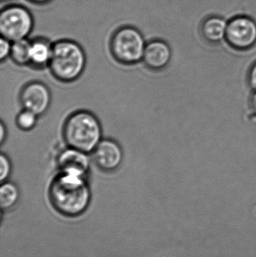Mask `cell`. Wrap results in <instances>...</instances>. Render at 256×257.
I'll list each match as a JSON object with an SVG mask.
<instances>
[{"mask_svg": "<svg viewBox=\"0 0 256 257\" xmlns=\"http://www.w3.org/2000/svg\"><path fill=\"white\" fill-rule=\"evenodd\" d=\"M102 124L96 114L87 110H78L68 116L63 126L66 146L91 154L102 140Z\"/></svg>", "mask_w": 256, "mask_h": 257, "instance_id": "cell-3", "label": "cell"}, {"mask_svg": "<svg viewBox=\"0 0 256 257\" xmlns=\"http://www.w3.org/2000/svg\"><path fill=\"white\" fill-rule=\"evenodd\" d=\"M31 40L21 39L12 42L10 58L19 66H30Z\"/></svg>", "mask_w": 256, "mask_h": 257, "instance_id": "cell-14", "label": "cell"}, {"mask_svg": "<svg viewBox=\"0 0 256 257\" xmlns=\"http://www.w3.org/2000/svg\"><path fill=\"white\" fill-rule=\"evenodd\" d=\"M12 172V163L9 156L4 153L0 155V181H9Z\"/></svg>", "mask_w": 256, "mask_h": 257, "instance_id": "cell-16", "label": "cell"}, {"mask_svg": "<svg viewBox=\"0 0 256 257\" xmlns=\"http://www.w3.org/2000/svg\"><path fill=\"white\" fill-rule=\"evenodd\" d=\"M90 154L66 146L57 156L59 172L89 178L91 171Z\"/></svg>", "mask_w": 256, "mask_h": 257, "instance_id": "cell-9", "label": "cell"}, {"mask_svg": "<svg viewBox=\"0 0 256 257\" xmlns=\"http://www.w3.org/2000/svg\"><path fill=\"white\" fill-rule=\"evenodd\" d=\"M0 144L3 145L7 138V128L3 121L0 123Z\"/></svg>", "mask_w": 256, "mask_h": 257, "instance_id": "cell-19", "label": "cell"}, {"mask_svg": "<svg viewBox=\"0 0 256 257\" xmlns=\"http://www.w3.org/2000/svg\"><path fill=\"white\" fill-rule=\"evenodd\" d=\"M21 198V192L16 184L6 181L0 186V206L3 211H9L15 208Z\"/></svg>", "mask_w": 256, "mask_h": 257, "instance_id": "cell-13", "label": "cell"}, {"mask_svg": "<svg viewBox=\"0 0 256 257\" xmlns=\"http://www.w3.org/2000/svg\"><path fill=\"white\" fill-rule=\"evenodd\" d=\"M53 43L45 37L31 40L30 64L31 67L42 69L48 67L52 54Z\"/></svg>", "mask_w": 256, "mask_h": 257, "instance_id": "cell-12", "label": "cell"}, {"mask_svg": "<svg viewBox=\"0 0 256 257\" xmlns=\"http://www.w3.org/2000/svg\"><path fill=\"white\" fill-rule=\"evenodd\" d=\"M12 42L5 38L1 37L0 39V60L2 63L8 58H10L12 52Z\"/></svg>", "mask_w": 256, "mask_h": 257, "instance_id": "cell-17", "label": "cell"}, {"mask_svg": "<svg viewBox=\"0 0 256 257\" xmlns=\"http://www.w3.org/2000/svg\"><path fill=\"white\" fill-rule=\"evenodd\" d=\"M86 66L87 55L78 42L63 39L53 43L48 68L57 81L64 84L78 81L84 74Z\"/></svg>", "mask_w": 256, "mask_h": 257, "instance_id": "cell-2", "label": "cell"}, {"mask_svg": "<svg viewBox=\"0 0 256 257\" xmlns=\"http://www.w3.org/2000/svg\"><path fill=\"white\" fill-rule=\"evenodd\" d=\"M91 155L92 161L105 173H113L118 170L124 160L121 145L111 139H102Z\"/></svg>", "mask_w": 256, "mask_h": 257, "instance_id": "cell-8", "label": "cell"}, {"mask_svg": "<svg viewBox=\"0 0 256 257\" xmlns=\"http://www.w3.org/2000/svg\"><path fill=\"white\" fill-rule=\"evenodd\" d=\"M48 196L59 214L67 217H79L91 202L89 178L59 172L50 184Z\"/></svg>", "mask_w": 256, "mask_h": 257, "instance_id": "cell-1", "label": "cell"}, {"mask_svg": "<svg viewBox=\"0 0 256 257\" xmlns=\"http://www.w3.org/2000/svg\"><path fill=\"white\" fill-rule=\"evenodd\" d=\"M145 39L141 32L132 26L117 29L110 40V51L113 58L123 66H133L142 61Z\"/></svg>", "mask_w": 256, "mask_h": 257, "instance_id": "cell-4", "label": "cell"}, {"mask_svg": "<svg viewBox=\"0 0 256 257\" xmlns=\"http://www.w3.org/2000/svg\"><path fill=\"white\" fill-rule=\"evenodd\" d=\"M250 105L252 111L256 114V91H254L252 96H251Z\"/></svg>", "mask_w": 256, "mask_h": 257, "instance_id": "cell-21", "label": "cell"}, {"mask_svg": "<svg viewBox=\"0 0 256 257\" xmlns=\"http://www.w3.org/2000/svg\"><path fill=\"white\" fill-rule=\"evenodd\" d=\"M225 42L238 51L251 49L256 45V21L247 15H237L228 21Z\"/></svg>", "mask_w": 256, "mask_h": 257, "instance_id": "cell-6", "label": "cell"}, {"mask_svg": "<svg viewBox=\"0 0 256 257\" xmlns=\"http://www.w3.org/2000/svg\"><path fill=\"white\" fill-rule=\"evenodd\" d=\"M227 27L228 21L225 18L218 15H212L202 21L200 31L206 42L216 45L225 41Z\"/></svg>", "mask_w": 256, "mask_h": 257, "instance_id": "cell-11", "label": "cell"}, {"mask_svg": "<svg viewBox=\"0 0 256 257\" xmlns=\"http://www.w3.org/2000/svg\"><path fill=\"white\" fill-rule=\"evenodd\" d=\"M34 28L32 12L22 5L12 4L2 9L0 13V34L2 37L16 42L27 39Z\"/></svg>", "mask_w": 256, "mask_h": 257, "instance_id": "cell-5", "label": "cell"}, {"mask_svg": "<svg viewBox=\"0 0 256 257\" xmlns=\"http://www.w3.org/2000/svg\"><path fill=\"white\" fill-rule=\"evenodd\" d=\"M39 116L27 109H22L17 115L15 123L17 127L24 132L33 130L37 125Z\"/></svg>", "mask_w": 256, "mask_h": 257, "instance_id": "cell-15", "label": "cell"}, {"mask_svg": "<svg viewBox=\"0 0 256 257\" xmlns=\"http://www.w3.org/2000/svg\"><path fill=\"white\" fill-rule=\"evenodd\" d=\"M247 81L252 90L256 91V62L249 69Z\"/></svg>", "mask_w": 256, "mask_h": 257, "instance_id": "cell-18", "label": "cell"}, {"mask_svg": "<svg viewBox=\"0 0 256 257\" xmlns=\"http://www.w3.org/2000/svg\"><path fill=\"white\" fill-rule=\"evenodd\" d=\"M29 3H32V4L38 5V6H44V5L48 4V3H51L53 0H27Z\"/></svg>", "mask_w": 256, "mask_h": 257, "instance_id": "cell-20", "label": "cell"}, {"mask_svg": "<svg viewBox=\"0 0 256 257\" xmlns=\"http://www.w3.org/2000/svg\"><path fill=\"white\" fill-rule=\"evenodd\" d=\"M172 58V50L165 41L153 39L147 42L142 62L146 67L153 72L168 67Z\"/></svg>", "mask_w": 256, "mask_h": 257, "instance_id": "cell-10", "label": "cell"}, {"mask_svg": "<svg viewBox=\"0 0 256 257\" xmlns=\"http://www.w3.org/2000/svg\"><path fill=\"white\" fill-rule=\"evenodd\" d=\"M19 102L23 109L29 110L41 117L49 110L52 94L45 83L39 81H30L21 88Z\"/></svg>", "mask_w": 256, "mask_h": 257, "instance_id": "cell-7", "label": "cell"}, {"mask_svg": "<svg viewBox=\"0 0 256 257\" xmlns=\"http://www.w3.org/2000/svg\"><path fill=\"white\" fill-rule=\"evenodd\" d=\"M3 3H9V2L13 1V0H1Z\"/></svg>", "mask_w": 256, "mask_h": 257, "instance_id": "cell-22", "label": "cell"}]
</instances>
